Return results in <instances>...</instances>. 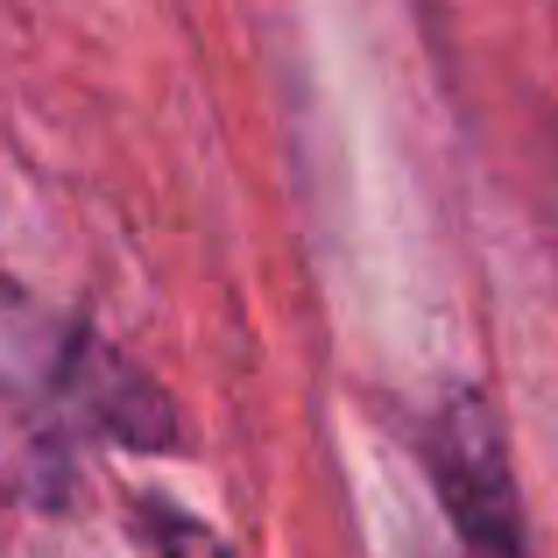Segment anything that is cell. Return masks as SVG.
Returning a JSON list of instances; mask_svg holds the SVG:
<instances>
[{
	"label": "cell",
	"mask_w": 558,
	"mask_h": 558,
	"mask_svg": "<svg viewBox=\"0 0 558 558\" xmlns=\"http://www.w3.org/2000/svg\"><path fill=\"white\" fill-rule=\"evenodd\" d=\"M149 537H156L163 558H227V545H219L205 523L178 517V509H149Z\"/></svg>",
	"instance_id": "2"
},
{
	"label": "cell",
	"mask_w": 558,
	"mask_h": 558,
	"mask_svg": "<svg viewBox=\"0 0 558 558\" xmlns=\"http://www.w3.org/2000/svg\"><path fill=\"white\" fill-rule=\"evenodd\" d=\"M432 474L446 488L460 531L481 545V558H517V509H509V474L502 446L481 403H452L432 424Z\"/></svg>",
	"instance_id": "1"
}]
</instances>
